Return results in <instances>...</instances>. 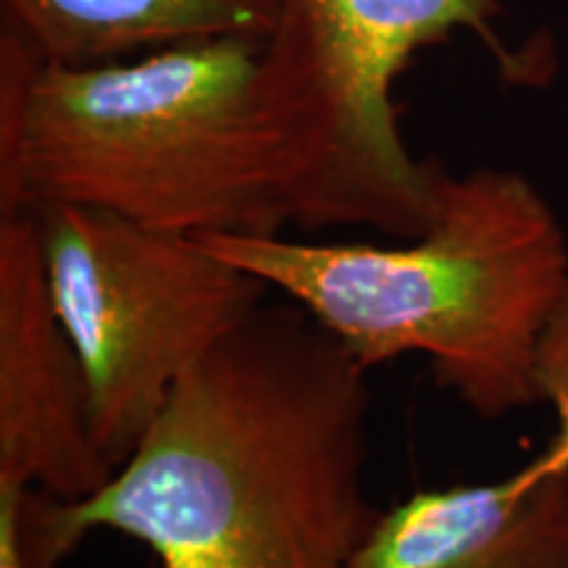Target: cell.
I'll return each instance as SVG.
<instances>
[{"mask_svg":"<svg viewBox=\"0 0 568 568\" xmlns=\"http://www.w3.org/2000/svg\"><path fill=\"white\" fill-rule=\"evenodd\" d=\"M368 372L301 305L266 301L176 382L101 493H40L63 556L105 529L161 568H347L366 493Z\"/></svg>","mask_w":568,"mask_h":568,"instance_id":"1","label":"cell"},{"mask_svg":"<svg viewBox=\"0 0 568 568\" xmlns=\"http://www.w3.org/2000/svg\"><path fill=\"white\" fill-rule=\"evenodd\" d=\"M261 45L226 38L63 67L0 30V216L82 205L193 237L280 234Z\"/></svg>","mask_w":568,"mask_h":568,"instance_id":"2","label":"cell"},{"mask_svg":"<svg viewBox=\"0 0 568 568\" xmlns=\"http://www.w3.org/2000/svg\"><path fill=\"white\" fill-rule=\"evenodd\" d=\"M197 240L301 305L366 372L422 355L485 422L542 403L537 347L568 290V237L521 172H445L429 226L389 245L282 232Z\"/></svg>","mask_w":568,"mask_h":568,"instance_id":"3","label":"cell"},{"mask_svg":"<svg viewBox=\"0 0 568 568\" xmlns=\"http://www.w3.org/2000/svg\"><path fill=\"white\" fill-rule=\"evenodd\" d=\"M497 17V0H282L258 51L255 95L280 161L287 224L389 240L422 234L447 169L410 153L395 84L424 48L456 32H477L506 55Z\"/></svg>","mask_w":568,"mask_h":568,"instance_id":"4","label":"cell"},{"mask_svg":"<svg viewBox=\"0 0 568 568\" xmlns=\"http://www.w3.org/2000/svg\"><path fill=\"white\" fill-rule=\"evenodd\" d=\"M38 216L55 314L90 393L95 439L113 468L151 429L176 382L272 293L193 234L82 205Z\"/></svg>","mask_w":568,"mask_h":568,"instance_id":"5","label":"cell"},{"mask_svg":"<svg viewBox=\"0 0 568 568\" xmlns=\"http://www.w3.org/2000/svg\"><path fill=\"white\" fill-rule=\"evenodd\" d=\"M113 471L80 355L53 308L38 216H0V481L80 503Z\"/></svg>","mask_w":568,"mask_h":568,"instance_id":"6","label":"cell"},{"mask_svg":"<svg viewBox=\"0 0 568 568\" xmlns=\"http://www.w3.org/2000/svg\"><path fill=\"white\" fill-rule=\"evenodd\" d=\"M347 568H568V471L537 460L382 510Z\"/></svg>","mask_w":568,"mask_h":568,"instance_id":"7","label":"cell"},{"mask_svg":"<svg viewBox=\"0 0 568 568\" xmlns=\"http://www.w3.org/2000/svg\"><path fill=\"white\" fill-rule=\"evenodd\" d=\"M282 0H0V30L45 63L88 67L193 42H264Z\"/></svg>","mask_w":568,"mask_h":568,"instance_id":"8","label":"cell"},{"mask_svg":"<svg viewBox=\"0 0 568 568\" xmlns=\"http://www.w3.org/2000/svg\"><path fill=\"white\" fill-rule=\"evenodd\" d=\"M539 400L556 414V435L535 458L545 471H568V290L537 347Z\"/></svg>","mask_w":568,"mask_h":568,"instance_id":"9","label":"cell"},{"mask_svg":"<svg viewBox=\"0 0 568 568\" xmlns=\"http://www.w3.org/2000/svg\"><path fill=\"white\" fill-rule=\"evenodd\" d=\"M61 560L34 489L0 481V568H55Z\"/></svg>","mask_w":568,"mask_h":568,"instance_id":"10","label":"cell"}]
</instances>
